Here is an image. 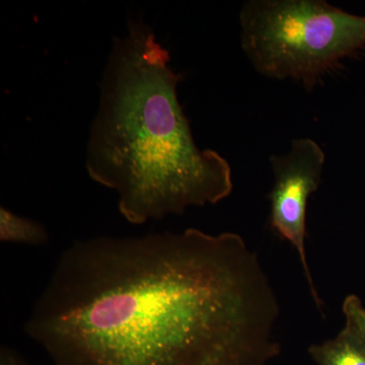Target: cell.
<instances>
[{
  "mask_svg": "<svg viewBox=\"0 0 365 365\" xmlns=\"http://www.w3.org/2000/svg\"><path fill=\"white\" fill-rule=\"evenodd\" d=\"M279 316L241 235L188 228L74 242L25 330L55 365H267Z\"/></svg>",
  "mask_w": 365,
  "mask_h": 365,
  "instance_id": "6da1fadb",
  "label": "cell"
},
{
  "mask_svg": "<svg viewBox=\"0 0 365 365\" xmlns=\"http://www.w3.org/2000/svg\"><path fill=\"white\" fill-rule=\"evenodd\" d=\"M169 50L141 18L113 40L98 83L97 112L86 146L93 181L116 192L132 225L215 205L232 193V168L197 145Z\"/></svg>",
  "mask_w": 365,
  "mask_h": 365,
  "instance_id": "7a4b0ae2",
  "label": "cell"
},
{
  "mask_svg": "<svg viewBox=\"0 0 365 365\" xmlns=\"http://www.w3.org/2000/svg\"><path fill=\"white\" fill-rule=\"evenodd\" d=\"M239 21L242 50L255 71L307 91L365 49V16L325 0H249Z\"/></svg>",
  "mask_w": 365,
  "mask_h": 365,
  "instance_id": "3957f363",
  "label": "cell"
},
{
  "mask_svg": "<svg viewBox=\"0 0 365 365\" xmlns=\"http://www.w3.org/2000/svg\"><path fill=\"white\" fill-rule=\"evenodd\" d=\"M269 162L273 174V186L268 195L269 225L274 234L294 247L312 299L324 313V302L307 261L306 239L307 203L321 186L325 153L313 139L297 138L292 141L287 153L271 155Z\"/></svg>",
  "mask_w": 365,
  "mask_h": 365,
  "instance_id": "277c9868",
  "label": "cell"
},
{
  "mask_svg": "<svg viewBox=\"0 0 365 365\" xmlns=\"http://www.w3.org/2000/svg\"><path fill=\"white\" fill-rule=\"evenodd\" d=\"M309 354L317 365H365V343L344 326L332 339L309 346Z\"/></svg>",
  "mask_w": 365,
  "mask_h": 365,
  "instance_id": "5b68a950",
  "label": "cell"
},
{
  "mask_svg": "<svg viewBox=\"0 0 365 365\" xmlns=\"http://www.w3.org/2000/svg\"><path fill=\"white\" fill-rule=\"evenodd\" d=\"M0 240L11 244L41 246L49 241V235L42 223L16 215L6 207H1Z\"/></svg>",
  "mask_w": 365,
  "mask_h": 365,
  "instance_id": "8992f818",
  "label": "cell"
},
{
  "mask_svg": "<svg viewBox=\"0 0 365 365\" xmlns=\"http://www.w3.org/2000/svg\"><path fill=\"white\" fill-rule=\"evenodd\" d=\"M345 317V327L365 343V307L359 297L349 294L345 297L342 304Z\"/></svg>",
  "mask_w": 365,
  "mask_h": 365,
  "instance_id": "52a82bcc",
  "label": "cell"
},
{
  "mask_svg": "<svg viewBox=\"0 0 365 365\" xmlns=\"http://www.w3.org/2000/svg\"><path fill=\"white\" fill-rule=\"evenodd\" d=\"M0 365H29L19 353L2 346L0 350Z\"/></svg>",
  "mask_w": 365,
  "mask_h": 365,
  "instance_id": "ba28073f",
  "label": "cell"
}]
</instances>
